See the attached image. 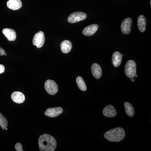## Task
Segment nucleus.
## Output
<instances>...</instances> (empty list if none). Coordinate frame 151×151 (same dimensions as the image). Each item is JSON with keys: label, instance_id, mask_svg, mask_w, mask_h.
Listing matches in <instances>:
<instances>
[{"label": "nucleus", "instance_id": "obj_9", "mask_svg": "<svg viewBox=\"0 0 151 151\" xmlns=\"http://www.w3.org/2000/svg\"><path fill=\"white\" fill-rule=\"evenodd\" d=\"M11 98L14 103L21 104L24 102L25 97L21 92H14L11 95Z\"/></svg>", "mask_w": 151, "mask_h": 151}, {"label": "nucleus", "instance_id": "obj_21", "mask_svg": "<svg viewBox=\"0 0 151 151\" xmlns=\"http://www.w3.org/2000/svg\"><path fill=\"white\" fill-rule=\"evenodd\" d=\"M16 150L17 151H23L22 146L20 143H17L15 146Z\"/></svg>", "mask_w": 151, "mask_h": 151}, {"label": "nucleus", "instance_id": "obj_8", "mask_svg": "<svg viewBox=\"0 0 151 151\" xmlns=\"http://www.w3.org/2000/svg\"><path fill=\"white\" fill-rule=\"evenodd\" d=\"M63 112V109L61 107H55L53 108H49L47 109L45 114V116L48 117H57L59 116Z\"/></svg>", "mask_w": 151, "mask_h": 151}, {"label": "nucleus", "instance_id": "obj_4", "mask_svg": "<svg viewBox=\"0 0 151 151\" xmlns=\"http://www.w3.org/2000/svg\"><path fill=\"white\" fill-rule=\"evenodd\" d=\"M87 17V15L83 12H75L70 14L68 18V21L70 23H75L77 22L84 20Z\"/></svg>", "mask_w": 151, "mask_h": 151}, {"label": "nucleus", "instance_id": "obj_13", "mask_svg": "<svg viewBox=\"0 0 151 151\" xmlns=\"http://www.w3.org/2000/svg\"><path fill=\"white\" fill-rule=\"evenodd\" d=\"M91 70L92 75L96 79H99L101 77L102 70L101 66L97 63H94L92 64L91 67Z\"/></svg>", "mask_w": 151, "mask_h": 151}, {"label": "nucleus", "instance_id": "obj_11", "mask_svg": "<svg viewBox=\"0 0 151 151\" xmlns=\"http://www.w3.org/2000/svg\"><path fill=\"white\" fill-rule=\"evenodd\" d=\"M98 29V25L92 24L84 28L83 30V34L84 35L90 36L96 33Z\"/></svg>", "mask_w": 151, "mask_h": 151}, {"label": "nucleus", "instance_id": "obj_6", "mask_svg": "<svg viewBox=\"0 0 151 151\" xmlns=\"http://www.w3.org/2000/svg\"><path fill=\"white\" fill-rule=\"evenodd\" d=\"M45 37L43 32L39 31L35 34L33 38L32 42L34 45H35L37 48L42 47L45 43Z\"/></svg>", "mask_w": 151, "mask_h": 151}, {"label": "nucleus", "instance_id": "obj_7", "mask_svg": "<svg viewBox=\"0 0 151 151\" xmlns=\"http://www.w3.org/2000/svg\"><path fill=\"white\" fill-rule=\"evenodd\" d=\"M132 19L128 18L125 19L121 25L122 32L124 34L127 35L131 32L132 29Z\"/></svg>", "mask_w": 151, "mask_h": 151}, {"label": "nucleus", "instance_id": "obj_17", "mask_svg": "<svg viewBox=\"0 0 151 151\" xmlns=\"http://www.w3.org/2000/svg\"><path fill=\"white\" fill-rule=\"evenodd\" d=\"M137 25L139 30L142 32H144L145 31L147 20L145 17L142 15L139 16L138 17Z\"/></svg>", "mask_w": 151, "mask_h": 151}, {"label": "nucleus", "instance_id": "obj_1", "mask_svg": "<svg viewBox=\"0 0 151 151\" xmlns=\"http://www.w3.org/2000/svg\"><path fill=\"white\" fill-rule=\"evenodd\" d=\"M38 145L40 151H53L56 148L57 142L51 135L43 134L39 138Z\"/></svg>", "mask_w": 151, "mask_h": 151}, {"label": "nucleus", "instance_id": "obj_24", "mask_svg": "<svg viewBox=\"0 0 151 151\" xmlns=\"http://www.w3.org/2000/svg\"><path fill=\"white\" fill-rule=\"evenodd\" d=\"M135 76H136V77H138V75H137V74H136V75H135Z\"/></svg>", "mask_w": 151, "mask_h": 151}, {"label": "nucleus", "instance_id": "obj_23", "mask_svg": "<svg viewBox=\"0 0 151 151\" xmlns=\"http://www.w3.org/2000/svg\"><path fill=\"white\" fill-rule=\"evenodd\" d=\"M5 53V51L1 47H0V55H4V53Z\"/></svg>", "mask_w": 151, "mask_h": 151}, {"label": "nucleus", "instance_id": "obj_14", "mask_svg": "<svg viewBox=\"0 0 151 151\" xmlns=\"http://www.w3.org/2000/svg\"><path fill=\"white\" fill-rule=\"evenodd\" d=\"M21 0H9L7 3V6L9 9L12 10H17L22 7Z\"/></svg>", "mask_w": 151, "mask_h": 151}, {"label": "nucleus", "instance_id": "obj_22", "mask_svg": "<svg viewBox=\"0 0 151 151\" xmlns=\"http://www.w3.org/2000/svg\"><path fill=\"white\" fill-rule=\"evenodd\" d=\"M5 67L4 65L0 64V74L4 72Z\"/></svg>", "mask_w": 151, "mask_h": 151}, {"label": "nucleus", "instance_id": "obj_2", "mask_svg": "<svg viewBox=\"0 0 151 151\" xmlns=\"http://www.w3.org/2000/svg\"><path fill=\"white\" fill-rule=\"evenodd\" d=\"M125 137L124 129L117 127L106 132L104 137L106 139L111 142H119L122 140Z\"/></svg>", "mask_w": 151, "mask_h": 151}, {"label": "nucleus", "instance_id": "obj_5", "mask_svg": "<svg viewBox=\"0 0 151 151\" xmlns=\"http://www.w3.org/2000/svg\"><path fill=\"white\" fill-rule=\"evenodd\" d=\"M45 88L46 92L50 95H54L58 90V86L53 80H47L45 84Z\"/></svg>", "mask_w": 151, "mask_h": 151}, {"label": "nucleus", "instance_id": "obj_18", "mask_svg": "<svg viewBox=\"0 0 151 151\" xmlns=\"http://www.w3.org/2000/svg\"><path fill=\"white\" fill-rule=\"evenodd\" d=\"M126 113L129 117H133L134 115V109L132 104L128 102H126L124 104Z\"/></svg>", "mask_w": 151, "mask_h": 151}, {"label": "nucleus", "instance_id": "obj_12", "mask_svg": "<svg viewBox=\"0 0 151 151\" xmlns=\"http://www.w3.org/2000/svg\"><path fill=\"white\" fill-rule=\"evenodd\" d=\"M3 33L10 41H14L17 37L15 31L9 28H5L3 29Z\"/></svg>", "mask_w": 151, "mask_h": 151}, {"label": "nucleus", "instance_id": "obj_16", "mask_svg": "<svg viewBox=\"0 0 151 151\" xmlns=\"http://www.w3.org/2000/svg\"><path fill=\"white\" fill-rule=\"evenodd\" d=\"M72 47V45L70 41L65 40L63 41L60 44V49L64 53L70 52Z\"/></svg>", "mask_w": 151, "mask_h": 151}, {"label": "nucleus", "instance_id": "obj_19", "mask_svg": "<svg viewBox=\"0 0 151 151\" xmlns=\"http://www.w3.org/2000/svg\"><path fill=\"white\" fill-rule=\"evenodd\" d=\"M76 84H77L79 89L82 91H86L87 88L85 81L81 76H78L76 79Z\"/></svg>", "mask_w": 151, "mask_h": 151}, {"label": "nucleus", "instance_id": "obj_10", "mask_svg": "<svg viewBox=\"0 0 151 151\" xmlns=\"http://www.w3.org/2000/svg\"><path fill=\"white\" fill-rule=\"evenodd\" d=\"M103 114L104 116L108 118H113L116 116L117 112L114 106L108 105L104 108Z\"/></svg>", "mask_w": 151, "mask_h": 151}, {"label": "nucleus", "instance_id": "obj_3", "mask_svg": "<svg viewBox=\"0 0 151 151\" xmlns=\"http://www.w3.org/2000/svg\"><path fill=\"white\" fill-rule=\"evenodd\" d=\"M125 73L129 78L134 77L137 73V65L134 61L129 60L127 61L125 66Z\"/></svg>", "mask_w": 151, "mask_h": 151}, {"label": "nucleus", "instance_id": "obj_20", "mask_svg": "<svg viewBox=\"0 0 151 151\" xmlns=\"http://www.w3.org/2000/svg\"><path fill=\"white\" fill-rule=\"evenodd\" d=\"M7 120L3 116L1 113H0V127L4 130H6L8 127Z\"/></svg>", "mask_w": 151, "mask_h": 151}, {"label": "nucleus", "instance_id": "obj_15", "mask_svg": "<svg viewBox=\"0 0 151 151\" xmlns=\"http://www.w3.org/2000/svg\"><path fill=\"white\" fill-rule=\"evenodd\" d=\"M122 55L119 52H115L112 56V63L115 67L120 66L122 63Z\"/></svg>", "mask_w": 151, "mask_h": 151}, {"label": "nucleus", "instance_id": "obj_25", "mask_svg": "<svg viewBox=\"0 0 151 151\" xmlns=\"http://www.w3.org/2000/svg\"><path fill=\"white\" fill-rule=\"evenodd\" d=\"M4 55H7V54H6V53H4Z\"/></svg>", "mask_w": 151, "mask_h": 151}]
</instances>
